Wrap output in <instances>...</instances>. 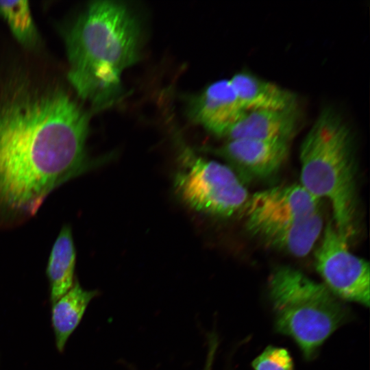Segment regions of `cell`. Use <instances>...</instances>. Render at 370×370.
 <instances>
[{"label":"cell","instance_id":"11","mask_svg":"<svg viewBox=\"0 0 370 370\" xmlns=\"http://www.w3.org/2000/svg\"><path fill=\"white\" fill-rule=\"evenodd\" d=\"M230 79L244 111L298 107L297 95L293 91L249 71H239Z\"/></svg>","mask_w":370,"mask_h":370},{"label":"cell","instance_id":"12","mask_svg":"<svg viewBox=\"0 0 370 370\" xmlns=\"http://www.w3.org/2000/svg\"><path fill=\"white\" fill-rule=\"evenodd\" d=\"M75 260L72 230L70 225H64L52 246L46 268L52 303L73 285Z\"/></svg>","mask_w":370,"mask_h":370},{"label":"cell","instance_id":"13","mask_svg":"<svg viewBox=\"0 0 370 370\" xmlns=\"http://www.w3.org/2000/svg\"><path fill=\"white\" fill-rule=\"evenodd\" d=\"M96 295L97 291L86 290L76 281L66 293L53 302L51 321L59 352L64 351L69 338Z\"/></svg>","mask_w":370,"mask_h":370},{"label":"cell","instance_id":"3","mask_svg":"<svg viewBox=\"0 0 370 370\" xmlns=\"http://www.w3.org/2000/svg\"><path fill=\"white\" fill-rule=\"evenodd\" d=\"M300 184L330 203L333 225L348 241L358 230L357 158L354 132L334 108H322L299 147Z\"/></svg>","mask_w":370,"mask_h":370},{"label":"cell","instance_id":"4","mask_svg":"<svg viewBox=\"0 0 370 370\" xmlns=\"http://www.w3.org/2000/svg\"><path fill=\"white\" fill-rule=\"evenodd\" d=\"M268 291L277 332L293 338L308 360L349 317L324 284L289 266L273 271Z\"/></svg>","mask_w":370,"mask_h":370},{"label":"cell","instance_id":"7","mask_svg":"<svg viewBox=\"0 0 370 370\" xmlns=\"http://www.w3.org/2000/svg\"><path fill=\"white\" fill-rule=\"evenodd\" d=\"M319 201L300 184L256 192L244 207L246 229L254 235L267 229L294 226L319 212Z\"/></svg>","mask_w":370,"mask_h":370},{"label":"cell","instance_id":"10","mask_svg":"<svg viewBox=\"0 0 370 370\" xmlns=\"http://www.w3.org/2000/svg\"><path fill=\"white\" fill-rule=\"evenodd\" d=\"M299 108L245 111L223 134L226 140L251 138L290 142L299 129Z\"/></svg>","mask_w":370,"mask_h":370},{"label":"cell","instance_id":"8","mask_svg":"<svg viewBox=\"0 0 370 370\" xmlns=\"http://www.w3.org/2000/svg\"><path fill=\"white\" fill-rule=\"evenodd\" d=\"M203 149L225 160L233 170L251 177L264 179L274 175L282 167L290 147L289 142L282 140L238 138Z\"/></svg>","mask_w":370,"mask_h":370},{"label":"cell","instance_id":"14","mask_svg":"<svg viewBox=\"0 0 370 370\" xmlns=\"http://www.w3.org/2000/svg\"><path fill=\"white\" fill-rule=\"evenodd\" d=\"M0 15L12 34L25 47H34L38 33L27 1H0Z\"/></svg>","mask_w":370,"mask_h":370},{"label":"cell","instance_id":"6","mask_svg":"<svg viewBox=\"0 0 370 370\" xmlns=\"http://www.w3.org/2000/svg\"><path fill=\"white\" fill-rule=\"evenodd\" d=\"M314 259L324 285L334 296L369 307V264L349 250L348 241L331 221L323 227Z\"/></svg>","mask_w":370,"mask_h":370},{"label":"cell","instance_id":"5","mask_svg":"<svg viewBox=\"0 0 370 370\" xmlns=\"http://www.w3.org/2000/svg\"><path fill=\"white\" fill-rule=\"evenodd\" d=\"M181 148V169L174 186L186 205L219 217H232L244 208L248 193L232 168L199 156L186 146Z\"/></svg>","mask_w":370,"mask_h":370},{"label":"cell","instance_id":"15","mask_svg":"<svg viewBox=\"0 0 370 370\" xmlns=\"http://www.w3.org/2000/svg\"><path fill=\"white\" fill-rule=\"evenodd\" d=\"M254 370H294L289 352L283 347L268 346L252 362Z\"/></svg>","mask_w":370,"mask_h":370},{"label":"cell","instance_id":"1","mask_svg":"<svg viewBox=\"0 0 370 370\" xmlns=\"http://www.w3.org/2000/svg\"><path fill=\"white\" fill-rule=\"evenodd\" d=\"M89 118L59 90L20 91L0 103V228L25 222L55 189L92 168Z\"/></svg>","mask_w":370,"mask_h":370},{"label":"cell","instance_id":"2","mask_svg":"<svg viewBox=\"0 0 370 370\" xmlns=\"http://www.w3.org/2000/svg\"><path fill=\"white\" fill-rule=\"evenodd\" d=\"M140 23L122 2L96 1L66 38L68 78L78 96L97 109L122 95L123 71L140 58Z\"/></svg>","mask_w":370,"mask_h":370},{"label":"cell","instance_id":"9","mask_svg":"<svg viewBox=\"0 0 370 370\" xmlns=\"http://www.w3.org/2000/svg\"><path fill=\"white\" fill-rule=\"evenodd\" d=\"M186 112L189 119L213 134L223 137L245 112L230 79L217 80L201 92L188 97Z\"/></svg>","mask_w":370,"mask_h":370}]
</instances>
